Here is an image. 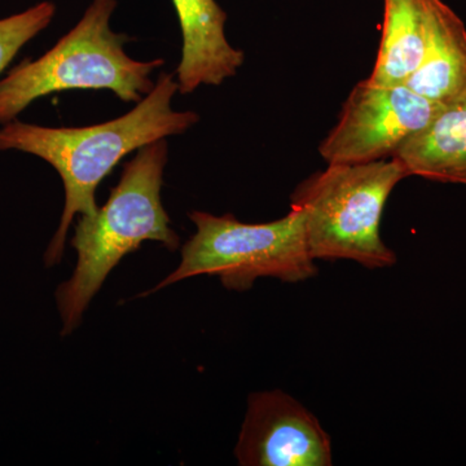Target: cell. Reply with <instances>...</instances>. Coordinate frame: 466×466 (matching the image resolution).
Masks as SVG:
<instances>
[{"label":"cell","mask_w":466,"mask_h":466,"mask_svg":"<svg viewBox=\"0 0 466 466\" xmlns=\"http://www.w3.org/2000/svg\"><path fill=\"white\" fill-rule=\"evenodd\" d=\"M242 466H330L332 441L317 416L281 390L254 392L235 449Z\"/></svg>","instance_id":"52a82bcc"},{"label":"cell","mask_w":466,"mask_h":466,"mask_svg":"<svg viewBox=\"0 0 466 466\" xmlns=\"http://www.w3.org/2000/svg\"><path fill=\"white\" fill-rule=\"evenodd\" d=\"M441 106L406 84L380 85L364 79L350 92L319 153L328 165L392 157L401 144L429 125Z\"/></svg>","instance_id":"8992f818"},{"label":"cell","mask_w":466,"mask_h":466,"mask_svg":"<svg viewBox=\"0 0 466 466\" xmlns=\"http://www.w3.org/2000/svg\"><path fill=\"white\" fill-rule=\"evenodd\" d=\"M394 156L410 177L466 186V85Z\"/></svg>","instance_id":"9c48e42d"},{"label":"cell","mask_w":466,"mask_h":466,"mask_svg":"<svg viewBox=\"0 0 466 466\" xmlns=\"http://www.w3.org/2000/svg\"><path fill=\"white\" fill-rule=\"evenodd\" d=\"M406 85L440 104L455 97L466 85L465 24L443 0H431L424 56Z\"/></svg>","instance_id":"30bf717a"},{"label":"cell","mask_w":466,"mask_h":466,"mask_svg":"<svg viewBox=\"0 0 466 466\" xmlns=\"http://www.w3.org/2000/svg\"><path fill=\"white\" fill-rule=\"evenodd\" d=\"M167 157V139L137 150V156L126 162L106 204L92 216L79 218L72 238L78 254L75 272L56 290L63 336L81 323L110 271L144 241L161 242L171 251L179 247V236L171 228L161 201Z\"/></svg>","instance_id":"7a4b0ae2"},{"label":"cell","mask_w":466,"mask_h":466,"mask_svg":"<svg viewBox=\"0 0 466 466\" xmlns=\"http://www.w3.org/2000/svg\"><path fill=\"white\" fill-rule=\"evenodd\" d=\"M179 92L173 75L162 73L152 91L130 112L86 127H45L14 119L0 128V152L17 150L42 158L60 175L66 205L60 225L45 253L47 267L64 256L67 231L76 216L96 213L99 184L126 156L148 144L182 135L200 116L192 110L177 112L171 106Z\"/></svg>","instance_id":"6da1fadb"},{"label":"cell","mask_w":466,"mask_h":466,"mask_svg":"<svg viewBox=\"0 0 466 466\" xmlns=\"http://www.w3.org/2000/svg\"><path fill=\"white\" fill-rule=\"evenodd\" d=\"M431 0H383L381 41L370 81L406 84L424 56Z\"/></svg>","instance_id":"8fae6325"},{"label":"cell","mask_w":466,"mask_h":466,"mask_svg":"<svg viewBox=\"0 0 466 466\" xmlns=\"http://www.w3.org/2000/svg\"><path fill=\"white\" fill-rule=\"evenodd\" d=\"M195 235L184 244L180 265L144 296L193 276H217L229 290L250 289L257 279L296 284L318 274L309 256L303 214L291 208L268 223H244L232 214L191 211Z\"/></svg>","instance_id":"5b68a950"},{"label":"cell","mask_w":466,"mask_h":466,"mask_svg":"<svg viewBox=\"0 0 466 466\" xmlns=\"http://www.w3.org/2000/svg\"><path fill=\"white\" fill-rule=\"evenodd\" d=\"M410 177L400 159L328 165L296 187L290 208L303 214L312 259L352 260L370 269L397 263L383 242L381 220L395 187Z\"/></svg>","instance_id":"277c9868"},{"label":"cell","mask_w":466,"mask_h":466,"mask_svg":"<svg viewBox=\"0 0 466 466\" xmlns=\"http://www.w3.org/2000/svg\"><path fill=\"white\" fill-rule=\"evenodd\" d=\"M55 15L56 5L46 0L0 20V75L24 46L50 26Z\"/></svg>","instance_id":"7c38bea8"},{"label":"cell","mask_w":466,"mask_h":466,"mask_svg":"<svg viewBox=\"0 0 466 466\" xmlns=\"http://www.w3.org/2000/svg\"><path fill=\"white\" fill-rule=\"evenodd\" d=\"M116 0H94L78 24L36 60L21 61L0 79V125L16 119L41 97L69 90H108L125 103H139L152 91L150 76L164 58L128 56L126 34L113 32Z\"/></svg>","instance_id":"3957f363"},{"label":"cell","mask_w":466,"mask_h":466,"mask_svg":"<svg viewBox=\"0 0 466 466\" xmlns=\"http://www.w3.org/2000/svg\"><path fill=\"white\" fill-rule=\"evenodd\" d=\"M182 29V60L177 69L179 94L220 86L238 75L244 51L226 36L227 14L217 0H173Z\"/></svg>","instance_id":"ba28073f"}]
</instances>
